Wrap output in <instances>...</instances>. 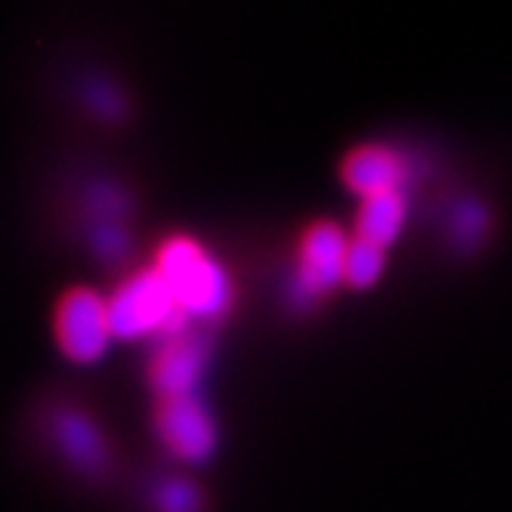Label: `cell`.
Here are the masks:
<instances>
[{"mask_svg": "<svg viewBox=\"0 0 512 512\" xmlns=\"http://www.w3.org/2000/svg\"><path fill=\"white\" fill-rule=\"evenodd\" d=\"M405 176V158L386 142H358L340 158V182L358 201L383 192H398Z\"/></svg>", "mask_w": 512, "mask_h": 512, "instance_id": "8992f818", "label": "cell"}, {"mask_svg": "<svg viewBox=\"0 0 512 512\" xmlns=\"http://www.w3.org/2000/svg\"><path fill=\"white\" fill-rule=\"evenodd\" d=\"M405 216H408V198H405V192H401V189L398 192H383V195H374V198H364L358 204V213H355L352 235L386 250L401 235Z\"/></svg>", "mask_w": 512, "mask_h": 512, "instance_id": "ba28073f", "label": "cell"}, {"mask_svg": "<svg viewBox=\"0 0 512 512\" xmlns=\"http://www.w3.org/2000/svg\"><path fill=\"white\" fill-rule=\"evenodd\" d=\"M115 340L108 297L87 284H71L53 303V343L75 364H93Z\"/></svg>", "mask_w": 512, "mask_h": 512, "instance_id": "3957f363", "label": "cell"}, {"mask_svg": "<svg viewBox=\"0 0 512 512\" xmlns=\"http://www.w3.org/2000/svg\"><path fill=\"white\" fill-rule=\"evenodd\" d=\"M155 432L161 445L186 463H204L216 451V423L195 395L155 398Z\"/></svg>", "mask_w": 512, "mask_h": 512, "instance_id": "277c9868", "label": "cell"}, {"mask_svg": "<svg viewBox=\"0 0 512 512\" xmlns=\"http://www.w3.org/2000/svg\"><path fill=\"white\" fill-rule=\"evenodd\" d=\"M108 318H112L115 340H139L149 334L179 337L182 324L192 315L179 309L170 287L155 266L130 272L112 294H108Z\"/></svg>", "mask_w": 512, "mask_h": 512, "instance_id": "7a4b0ae2", "label": "cell"}, {"mask_svg": "<svg viewBox=\"0 0 512 512\" xmlns=\"http://www.w3.org/2000/svg\"><path fill=\"white\" fill-rule=\"evenodd\" d=\"M59 432H62V442L68 448V454H75L81 463H96L99 460L102 445H99L96 432L90 429V423H84L81 417H62Z\"/></svg>", "mask_w": 512, "mask_h": 512, "instance_id": "30bf717a", "label": "cell"}, {"mask_svg": "<svg viewBox=\"0 0 512 512\" xmlns=\"http://www.w3.org/2000/svg\"><path fill=\"white\" fill-rule=\"evenodd\" d=\"M352 235L334 219H315L300 232L297 241V275L306 294L318 297L343 284L346 253Z\"/></svg>", "mask_w": 512, "mask_h": 512, "instance_id": "5b68a950", "label": "cell"}, {"mask_svg": "<svg viewBox=\"0 0 512 512\" xmlns=\"http://www.w3.org/2000/svg\"><path fill=\"white\" fill-rule=\"evenodd\" d=\"M152 266L170 287L176 306L192 318H219L229 312L232 281L198 238L186 232L167 235L155 250Z\"/></svg>", "mask_w": 512, "mask_h": 512, "instance_id": "6da1fadb", "label": "cell"}, {"mask_svg": "<svg viewBox=\"0 0 512 512\" xmlns=\"http://www.w3.org/2000/svg\"><path fill=\"white\" fill-rule=\"evenodd\" d=\"M201 509V494L189 482H170L158 494V512H198Z\"/></svg>", "mask_w": 512, "mask_h": 512, "instance_id": "8fae6325", "label": "cell"}, {"mask_svg": "<svg viewBox=\"0 0 512 512\" xmlns=\"http://www.w3.org/2000/svg\"><path fill=\"white\" fill-rule=\"evenodd\" d=\"M383 269H386V250L352 235L349 253H346L343 284L352 287V290H368V287H374L380 281Z\"/></svg>", "mask_w": 512, "mask_h": 512, "instance_id": "9c48e42d", "label": "cell"}, {"mask_svg": "<svg viewBox=\"0 0 512 512\" xmlns=\"http://www.w3.org/2000/svg\"><path fill=\"white\" fill-rule=\"evenodd\" d=\"M204 368V349L189 337H164L149 361V386L155 398L192 395Z\"/></svg>", "mask_w": 512, "mask_h": 512, "instance_id": "52a82bcc", "label": "cell"}]
</instances>
